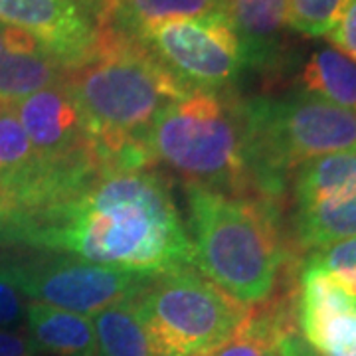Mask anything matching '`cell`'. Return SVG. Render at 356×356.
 I'll use <instances>...</instances> for the list:
<instances>
[{
  "label": "cell",
  "instance_id": "obj_19",
  "mask_svg": "<svg viewBox=\"0 0 356 356\" xmlns=\"http://www.w3.org/2000/svg\"><path fill=\"white\" fill-rule=\"evenodd\" d=\"M287 325L291 311L283 305L252 307L236 332L202 356H277V339Z\"/></svg>",
  "mask_w": 356,
  "mask_h": 356
},
{
  "label": "cell",
  "instance_id": "obj_28",
  "mask_svg": "<svg viewBox=\"0 0 356 356\" xmlns=\"http://www.w3.org/2000/svg\"><path fill=\"white\" fill-rule=\"evenodd\" d=\"M83 2H88V0H83ZM86 6H88V4H86Z\"/></svg>",
  "mask_w": 356,
  "mask_h": 356
},
{
  "label": "cell",
  "instance_id": "obj_21",
  "mask_svg": "<svg viewBox=\"0 0 356 356\" xmlns=\"http://www.w3.org/2000/svg\"><path fill=\"white\" fill-rule=\"evenodd\" d=\"M348 0H287V26L305 38H327Z\"/></svg>",
  "mask_w": 356,
  "mask_h": 356
},
{
  "label": "cell",
  "instance_id": "obj_22",
  "mask_svg": "<svg viewBox=\"0 0 356 356\" xmlns=\"http://www.w3.org/2000/svg\"><path fill=\"white\" fill-rule=\"evenodd\" d=\"M305 261L323 269L356 297V236L309 252Z\"/></svg>",
  "mask_w": 356,
  "mask_h": 356
},
{
  "label": "cell",
  "instance_id": "obj_6",
  "mask_svg": "<svg viewBox=\"0 0 356 356\" xmlns=\"http://www.w3.org/2000/svg\"><path fill=\"white\" fill-rule=\"evenodd\" d=\"M133 305L163 356H202L229 339L250 315L198 271L178 269L154 275Z\"/></svg>",
  "mask_w": 356,
  "mask_h": 356
},
{
  "label": "cell",
  "instance_id": "obj_10",
  "mask_svg": "<svg viewBox=\"0 0 356 356\" xmlns=\"http://www.w3.org/2000/svg\"><path fill=\"white\" fill-rule=\"evenodd\" d=\"M42 159L58 165H93L103 170L76 99L60 79L13 105Z\"/></svg>",
  "mask_w": 356,
  "mask_h": 356
},
{
  "label": "cell",
  "instance_id": "obj_16",
  "mask_svg": "<svg viewBox=\"0 0 356 356\" xmlns=\"http://www.w3.org/2000/svg\"><path fill=\"white\" fill-rule=\"evenodd\" d=\"M26 331L48 356H99L93 321L58 307L28 301Z\"/></svg>",
  "mask_w": 356,
  "mask_h": 356
},
{
  "label": "cell",
  "instance_id": "obj_12",
  "mask_svg": "<svg viewBox=\"0 0 356 356\" xmlns=\"http://www.w3.org/2000/svg\"><path fill=\"white\" fill-rule=\"evenodd\" d=\"M0 22L38 40L64 67L83 60L99 38L83 0H0Z\"/></svg>",
  "mask_w": 356,
  "mask_h": 356
},
{
  "label": "cell",
  "instance_id": "obj_26",
  "mask_svg": "<svg viewBox=\"0 0 356 356\" xmlns=\"http://www.w3.org/2000/svg\"><path fill=\"white\" fill-rule=\"evenodd\" d=\"M277 356H321L307 343L305 337L295 329V325H287L280 332L277 339Z\"/></svg>",
  "mask_w": 356,
  "mask_h": 356
},
{
  "label": "cell",
  "instance_id": "obj_25",
  "mask_svg": "<svg viewBox=\"0 0 356 356\" xmlns=\"http://www.w3.org/2000/svg\"><path fill=\"white\" fill-rule=\"evenodd\" d=\"M0 356H46L32 339L14 329H0Z\"/></svg>",
  "mask_w": 356,
  "mask_h": 356
},
{
  "label": "cell",
  "instance_id": "obj_9",
  "mask_svg": "<svg viewBox=\"0 0 356 356\" xmlns=\"http://www.w3.org/2000/svg\"><path fill=\"white\" fill-rule=\"evenodd\" d=\"M293 234L301 250L315 252L356 236V151L309 161L291 182Z\"/></svg>",
  "mask_w": 356,
  "mask_h": 356
},
{
  "label": "cell",
  "instance_id": "obj_3",
  "mask_svg": "<svg viewBox=\"0 0 356 356\" xmlns=\"http://www.w3.org/2000/svg\"><path fill=\"white\" fill-rule=\"evenodd\" d=\"M194 267L245 307L269 303L285 266L275 204L184 184Z\"/></svg>",
  "mask_w": 356,
  "mask_h": 356
},
{
  "label": "cell",
  "instance_id": "obj_15",
  "mask_svg": "<svg viewBox=\"0 0 356 356\" xmlns=\"http://www.w3.org/2000/svg\"><path fill=\"white\" fill-rule=\"evenodd\" d=\"M62 76L64 65L38 40L0 22V105H14Z\"/></svg>",
  "mask_w": 356,
  "mask_h": 356
},
{
  "label": "cell",
  "instance_id": "obj_14",
  "mask_svg": "<svg viewBox=\"0 0 356 356\" xmlns=\"http://www.w3.org/2000/svg\"><path fill=\"white\" fill-rule=\"evenodd\" d=\"M86 4L99 32L127 40L170 20L224 14V0H88Z\"/></svg>",
  "mask_w": 356,
  "mask_h": 356
},
{
  "label": "cell",
  "instance_id": "obj_20",
  "mask_svg": "<svg viewBox=\"0 0 356 356\" xmlns=\"http://www.w3.org/2000/svg\"><path fill=\"white\" fill-rule=\"evenodd\" d=\"M46 163L26 135L13 105H0V182H13Z\"/></svg>",
  "mask_w": 356,
  "mask_h": 356
},
{
  "label": "cell",
  "instance_id": "obj_18",
  "mask_svg": "<svg viewBox=\"0 0 356 356\" xmlns=\"http://www.w3.org/2000/svg\"><path fill=\"white\" fill-rule=\"evenodd\" d=\"M99 356H163L143 325L133 299L119 301L93 315Z\"/></svg>",
  "mask_w": 356,
  "mask_h": 356
},
{
  "label": "cell",
  "instance_id": "obj_11",
  "mask_svg": "<svg viewBox=\"0 0 356 356\" xmlns=\"http://www.w3.org/2000/svg\"><path fill=\"white\" fill-rule=\"evenodd\" d=\"M295 318L321 356H356V297L309 261L299 273Z\"/></svg>",
  "mask_w": 356,
  "mask_h": 356
},
{
  "label": "cell",
  "instance_id": "obj_5",
  "mask_svg": "<svg viewBox=\"0 0 356 356\" xmlns=\"http://www.w3.org/2000/svg\"><path fill=\"white\" fill-rule=\"evenodd\" d=\"M257 198L277 204L285 178L321 156L356 151V113L307 91L245 102Z\"/></svg>",
  "mask_w": 356,
  "mask_h": 356
},
{
  "label": "cell",
  "instance_id": "obj_4",
  "mask_svg": "<svg viewBox=\"0 0 356 356\" xmlns=\"http://www.w3.org/2000/svg\"><path fill=\"white\" fill-rule=\"evenodd\" d=\"M151 168L232 196L257 198L245 102L234 91H191L168 103L147 133Z\"/></svg>",
  "mask_w": 356,
  "mask_h": 356
},
{
  "label": "cell",
  "instance_id": "obj_1",
  "mask_svg": "<svg viewBox=\"0 0 356 356\" xmlns=\"http://www.w3.org/2000/svg\"><path fill=\"white\" fill-rule=\"evenodd\" d=\"M0 248H26L147 275L194 267V243L168 178L153 168L105 170L74 196L18 218Z\"/></svg>",
  "mask_w": 356,
  "mask_h": 356
},
{
  "label": "cell",
  "instance_id": "obj_17",
  "mask_svg": "<svg viewBox=\"0 0 356 356\" xmlns=\"http://www.w3.org/2000/svg\"><path fill=\"white\" fill-rule=\"evenodd\" d=\"M303 91L356 113V62L332 46L315 50L301 72Z\"/></svg>",
  "mask_w": 356,
  "mask_h": 356
},
{
  "label": "cell",
  "instance_id": "obj_13",
  "mask_svg": "<svg viewBox=\"0 0 356 356\" xmlns=\"http://www.w3.org/2000/svg\"><path fill=\"white\" fill-rule=\"evenodd\" d=\"M224 14L240 40L243 65L280 74L287 60V0H224Z\"/></svg>",
  "mask_w": 356,
  "mask_h": 356
},
{
  "label": "cell",
  "instance_id": "obj_7",
  "mask_svg": "<svg viewBox=\"0 0 356 356\" xmlns=\"http://www.w3.org/2000/svg\"><path fill=\"white\" fill-rule=\"evenodd\" d=\"M135 42L188 91H228L245 67L226 14L170 20Z\"/></svg>",
  "mask_w": 356,
  "mask_h": 356
},
{
  "label": "cell",
  "instance_id": "obj_23",
  "mask_svg": "<svg viewBox=\"0 0 356 356\" xmlns=\"http://www.w3.org/2000/svg\"><path fill=\"white\" fill-rule=\"evenodd\" d=\"M28 299L16 285L8 261L0 257V329H13L24 321Z\"/></svg>",
  "mask_w": 356,
  "mask_h": 356
},
{
  "label": "cell",
  "instance_id": "obj_24",
  "mask_svg": "<svg viewBox=\"0 0 356 356\" xmlns=\"http://www.w3.org/2000/svg\"><path fill=\"white\" fill-rule=\"evenodd\" d=\"M327 40L356 62V0H348L341 20L327 34Z\"/></svg>",
  "mask_w": 356,
  "mask_h": 356
},
{
  "label": "cell",
  "instance_id": "obj_8",
  "mask_svg": "<svg viewBox=\"0 0 356 356\" xmlns=\"http://www.w3.org/2000/svg\"><path fill=\"white\" fill-rule=\"evenodd\" d=\"M6 261L28 301L86 317L133 299L154 277L60 254H40L24 259L6 257Z\"/></svg>",
  "mask_w": 356,
  "mask_h": 356
},
{
  "label": "cell",
  "instance_id": "obj_27",
  "mask_svg": "<svg viewBox=\"0 0 356 356\" xmlns=\"http://www.w3.org/2000/svg\"><path fill=\"white\" fill-rule=\"evenodd\" d=\"M16 216V204H14L10 192L0 184V234L10 226Z\"/></svg>",
  "mask_w": 356,
  "mask_h": 356
},
{
  "label": "cell",
  "instance_id": "obj_2",
  "mask_svg": "<svg viewBox=\"0 0 356 356\" xmlns=\"http://www.w3.org/2000/svg\"><path fill=\"white\" fill-rule=\"evenodd\" d=\"M103 170L151 168L145 139L168 103L191 93L135 40L99 32L95 48L64 67Z\"/></svg>",
  "mask_w": 356,
  "mask_h": 356
}]
</instances>
